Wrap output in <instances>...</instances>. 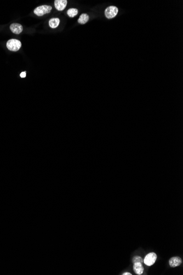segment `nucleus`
I'll return each instance as SVG.
<instances>
[{
    "instance_id": "nucleus-1",
    "label": "nucleus",
    "mask_w": 183,
    "mask_h": 275,
    "mask_svg": "<svg viewBox=\"0 0 183 275\" xmlns=\"http://www.w3.org/2000/svg\"><path fill=\"white\" fill-rule=\"evenodd\" d=\"M7 47L11 51H18L22 47V43L19 40L11 39L8 40L6 44Z\"/></svg>"
},
{
    "instance_id": "nucleus-10",
    "label": "nucleus",
    "mask_w": 183,
    "mask_h": 275,
    "mask_svg": "<svg viewBox=\"0 0 183 275\" xmlns=\"http://www.w3.org/2000/svg\"><path fill=\"white\" fill-rule=\"evenodd\" d=\"M60 23V20L59 18H52L49 21L50 27L52 28H57Z\"/></svg>"
},
{
    "instance_id": "nucleus-5",
    "label": "nucleus",
    "mask_w": 183,
    "mask_h": 275,
    "mask_svg": "<svg viewBox=\"0 0 183 275\" xmlns=\"http://www.w3.org/2000/svg\"><path fill=\"white\" fill-rule=\"evenodd\" d=\"M182 263V259L179 256H174L169 260V266L171 267L179 266Z\"/></svg>"
},
{
    "instance_id": "nucleus-4",
    "label": "nucleus",
    "mask_w": 183,
    "mask_h": 275,
    "mask_svg": "<svg viewBox=\"0 0 183 275\" xmlns=\"http://www.w3.org/2000/svg\"><path fill=\"white\" fill-rule=\"evenodd\" d=\"M118 12V9L116 6H109L105 9V17L108 19H111L116 17Z\"/></svg>"
},
{
    "instance_id": "nucleus-11",
    "label": "nucleus",
    "mask_w": 183,
    "mask_h": 275,
    "mask_svg": "<svg viewBox=\"0 0 183 275\" xmlns=\"http://www.w3.org/2000/svg\"><path fill=\"white\" fill-rule=\"evenodd\" d=\"M67 14L71 18H73L75 16H77L78 14V10L76 8H70L67 10Z\"/></svg>"
},
{
    "instance_id": "nucleus-2",
    "label": "nucleus",
    "mask_w": 183,
    "mask_h": 275,
    "mask_svg": "<svg viewBox=\"0 0 183 275\" xmlns=\"http://www.w3.org/2000/svg\"><path fill=\"white\" fill-rule=\"evenodd\" d=\"M52 7L50 6L47 5H43L39 7H37L35 8L34 12L36 15L37 16H42L47 13H50L51 12Z\"/></svg>"
},
{
    "instance_id": "nucleus-8",
    "label": "nucleus",
    "mask_w": 183,
    "mask_h": 275,
    "mask_svg": "<svg viewBox=\"0 0 183 275\" xmlns=\"http://www.w3.org/2000/svg\"><path fill=\"white\" fill-rule=\"evenodd\" d=\"M144 270V268L142 263H133V271L136 275H142Z\"/></svg>"
},
{
    "instance_id": "nucleus-14",
    "label": "nucleus",
    "mask_w": 183,
    "mask_h": 275,
    "mask_svg": "<svg viewBox=\"0 0 183 275\" xmlns=\"http://www.w3.org/2000/svg\"><path fill=\"white\" fill-rule=\"evenodd\" d=\"M122 275H132V274H131V273H129V272H125V273H123V274H122Z\"/></svg>"
},
{
    "instance_id": "nucleus-12",
    "label": "nucleus",
    "mask_w": 183,
    "mask_h": 275,
    "mask_svg": "<svg viewBox=\"0 0 183 275\" xmlns=\"http://www.w3.org/2000/svg\"><path fill=\"white\" fill-rule=\"evenodd\" d=\"M132 262L133 263H143V259L139 256H136L133 258Z\"/></svg>"
},
{
    "instance_id": "nucleus-13",
    "label": "nucleus",
    "mask_w": 183,
    "mask_h": 275,
    "mask_svg": "<svg viewBox=\"0 0 183 275\" xmlns=\"http://www.w3.org/2000/svg\"><path fill=\"white\" fill-rule=\"evenodd\" d=\"M20 76L21 78H25L26 76V72L25 71L22 72L20 75Z\"/></svg>"
},
{
    "instance_id": "nucleus-7",
    "label": "nucleus",
    "mask_w": 183,
    "mask_h": 275,
    "mask_svg": "<svg viewBox=\"0 0 183 275\" xmlns=\"http://www.w3.org/2000/svg\"><path fill=\"white\" fill-rule=\"evenodd\" d=\"M10 29L14 34H19L23 32V28L20 24L13 23L10 25Z\"/></svg>"
},
{
    "instance_id": "nucleus-6",
    "label": "nucleus",
    "mask_w": 183,
    "mask_h": 275,
    "mask_svg": "<svg viewBox=\"0 0 183 275\" xmlns=\"http://www.w3.org/2000/svg\"><path fill=\"white\" fill-rule=\"evenodd\" d=\"M67 1L66 0H55V8L59 11H63L66 8Z\"/></svg>"
},
{
    "instance_id": "nucleus-9",
    "label": "nucleus",
    "mask_w": 183,
    "mask_h": 275,
    "mask_svg": "<svg viewBox=\"0 0 183 275\" xmlns=\"http://www.w3.org/2000/svg\"><path fill=\"white\" fill-rule=\"evenodd\" d=\"M89 19H90L89 16L87 14L83 13V14H82L80 16V17H79L78 19V23L79 24H85L87 22H88V21L89 20Z\"/></svg>"
},
{
    "instance_id": "nucleus-3",
    "label": "nucleus",
    "mask_w": 183,
    "mask_h": 275,
    "mask_svg": "<svg viewBox=\"0 0 183 275\" xmlns=\"http://www.w3.org/2000/svg\"><path fill=\"white\" fill-rule=\"evenodd\" d=\"M157 256L156 255V253L152 252L148 254L145 257L144 259L143 260V263H144L146 265L150 266L154 265L156 259H157Z\"/></svg>"
}]
</instances>
